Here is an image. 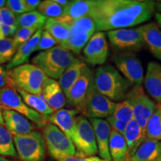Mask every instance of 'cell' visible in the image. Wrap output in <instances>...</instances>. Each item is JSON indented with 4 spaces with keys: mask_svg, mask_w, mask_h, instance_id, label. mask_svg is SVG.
I'll use <instances>...</instances> for the list:
<instances>
[{
    "mask_svg": "<svg viewBox=\"0 0 161 161\" xmlns=\"http://www.w3.org/2000/svg\"><path fill=\"white\" fill-rule=\"evenodd\" d=\"M155 2L149 0H93L89 17L96 31L128 29L152 19Z\"/></svg>",
    "mask_w": 161,
    "mask_h": 161,
    "instance_id": "cell-1",
    "label": "cell"
},
{
    "mask_svg": "<svg viewBox=\"0 0 161 161\" xmlns=\"http://www.w3.org/2000/svg\"><path fill=\"white\" fill-rule=\"evenodd\" d=\"M94 84L101 94L113 102L125 99L130 86L129 81L111 64L98 66L94 73Z\"/></svg>",
    "mask_w": 161,
    "mask_h": 161,
    "instance_id": "cell-2",
    "label": "cell"
},
{
    "mask_svg": "<svg viewBox=\"0 0 161 161\" xmlns=\"http://www.w3.org/2000/svg\"><path fill=\"white\" fill-rule=\"evenodd\" d=\"M75 58L72 52L58 45L40 52L32 58L31 64L40 68L48 78L58 80Z\"/></svg>",
    "mask_w": 161,
    "mask_h": 161,
    "instance_id": "cell-3",
    "label": "cell"
},
{
    "mask_svg": "<svg viewBox=\"0 0 161 161\" xmlns=\"http://www.w3.org/2000/svg\"><path fill=\"white\" fill-rule=\"evenodd\" d=\"M16 87L35 95H41L42 86L47 78L40 68L32 64H25L8 71Z\"/></svg>",
    "mask_w": 161,
    "mask_h": 161,
    "instance_id": "cell-4",
    "label": "cell"
},
{
    "mask_svg": "<svg viewBox=\"0 0 161 161\" xmlns=\"http://www.w3.org/2000/svg\"><path fill=\"white\" fill-rule=\"evenodd\" d=\"M42 134L48 152L54 160L60 161L76 154V148L72 141L55 125L48 122L43 128Z\"/></svg>",
    "mask_w": 161,
    "mask_h": 161,
    "instance_id": "cell-5",
    "label": "cell"
},
{
    "mask_svg": "<svg viewBox=\"0 0 161 161\" xmlns=\"http://www.w3.org/2000/svg\"><path fill=\"white\" fill-rule=\"evenodd\" d=\"M18 158L21 161H45L46 146L43 134L34 130L24 135H13Z\"/></svg>",
    "mask_w": 161,
    "mask_h": 161,
    "instance_id": "cell-6",
    "label": "cell"
},
{
    "mask_svg": "<svg viewBox=\"0 0 161 161\" xmlns=\"http://www.w3.org/2000/svg\"><path fill=\"white\" fill-rule=\"evenodd\" d=\"M72 141L76 148L75 156L92 157L98 153L93 128L90 120L83 114L76 116L75 135Z\"/></svg>",
    "mask_w": 161,
    "mask_h": 161,
    "instance_id": "cell-7",
    "label": "cell"
},
{
    "mask_svg": "<svg viewBox=\"0 0 161 161\" xmlns=\"http://www.w3.org/2000/svg\"><path fill=\"white\" fill-rule=\"evenodd\" d=\"M0 104L3 110H14L40 128H43L49 122L48 118L38 114L25 103L16 87L8 86L0 90Z\"/></svg>",
    "mask_w": 161,
    "mask_h": 161,
    "instance_id": "cell-8",
    "label": "cell"
},
{
    "mask_svg": "<svg viewBox=\"0 0 161 161\" xmlns=\"http://www.w3.org/2000/svg\"><path fill=\"white\" fill-rule=\"evenodd\" d=\"M69 26L70 36L60 45L71 52L79 54L96 31L93 20L89 16L66 23Z\"/></svg>",
    "mask_w": 161,
    "mask_h": 161,
    "instance_id": "cell-9",
    "label": "cell"
},
{
    "mask_svg": "<svg viewBox=\"0 0 161 161\" xmlns=\"http://www.w3.org/2000/svg\"><path fill=\"white\" fill-rule=\"evenodd\" d=\"M125 100L131 106L134 119L146 130L147 123L155 110V102L146 95L142 86H134L128 92Z\"/></svg>",
    "mask_w": 161,
    "mask_h": 161,
    "instance_id": "cell-10",
    "label": "cell"
},
{
    "mask_svg": "<svg viewBox=\"0 0 161 161\" xmlns=\"http://www.w3.org/2000/svg\"><path fill=\"white\" fill-rule=\"evenodd\" d=\"M107 35L112 48L118 52H139L145 44L140 26L113 30Z\"/></svg>",
    "mask_w": 161,
    "mask_h": 161,
    "instance_id": "cell-11",
    "label": "cell"
},
{
    "mask_svg": "<svg viewBox=\"0 0 161 161\" xmlns=\"http://www.w3.org/2000/svg\"><path fill=\"white\" fill-rule=\"evenodd\" d=\"M113 61L119 72L134 86H142L144 70L141 60L133 52H117L113 56Z\"/></svg>",
    "mask_w": 161,
    "mask_h": 161,
    "instance_id": "cell-12",
    "label": "cell"
},
{
    "mask_svg": "<svg viewBox=\"0 0 161 161\" xmlns=\"http://www.w3.org/2000/svg\"><path fill=\"white\" fill-rule=\"evenodd\" d=\"M116 105V103L101 94L96 90L93 80L82 112L86 117L103 119L112 115Z\"/></svg>",
    "mask_w": 161,
    "mask_h": 161,
    "instance_id": "cell-13",
    "label": "cell"
},
{
    "mask_svg": "<svg viewBox=\"0 0 161 161\" xmlns=\"http://www.w3.org/2000/svg\"><path fill=\"white\" fill-rule=\"evenodd\" d=\"M93 80L94 74L91 69L84 64L79 78L66 96V102L78 111H82L84 109Z\"/></svg>",
    "mask_w": 161,
    "mask_h": 161,
    "instance_id": "cell-14",
    "label": "cell"
},
{
    "mask_svg": "<svg viewBox=\"0 0 161 161\" xmlns=\"http://www.w3.org/2000/svg\"><path fill=\"white\" fill-rule=\"evenodd\" d=\"M83 53L89 64L103 65L109 55V48L105 34L102 31H96L84 46Z\"/></svg>",
    "mask_w": 161,
    "mask_h": 161,
    "instance_id": "cell-15",
    "label": "cell"
},
{
    "mask_svg": "<svg viewBox=\"0 0 161 161\" xmlns=\"http://www.w3.org/2000/svg\"><path fill=\"white\" fill-rule=\"evenodd\" d=\"M41 96L54 111L61 110L66 104L65 94L58 80L46 78L42 86Z\"/></svg>",
    "mask_w": 161,
    "mask_h": 161,
    "instance_id": "cell-16",
    "label": "cell"
},
{
    "mask_svg": "<svg viewBox=\"0 0 161 161\" xmlns=\"http://www.w3.org/2000/svg\"><path fill=\"white\" fill-rule=\"evenodd\" d=\"M95 132L98 153L104 161H112L109 151V139L111 128L106 120L102 119H90Z\"/></svg>",
    "mask_w": 161,
    "mask_h": 161,
    "instance_id": "cell-17",
    "label": "cell"
},
{
    "mask_svg": "<svg viewBox=\"0 0 161 161\" xmlns=\"http://www.w3.org/2000/svg\"><path fill=\"white\" fill-rule=\"evenodd\" d=\"M79 111L74 109H63L55 111L48 119L49 123L60 128L70 140L75 135V119Z\"/></svg>",
    "mask_w": 161,
    "mask_h": 161,
    "instance_id": "cell-18",
    "label": "cell"
},
{
    "mask_svg": "<svg viewBox=\"0 0 161 161\" xmlns=\"http://www.w3.org/2000/svg\"><path fill=\"white\" fill-rule=\"evenodd\" d=\"M5 125L13 135H24L34 131L33 123L19 113L11 110H3Z\"/></svg>",
    "mask_w": 161,
    "mask_h": 161,
    "instance_id": "cell-19",
    "label": "cell"
},
{
    "mask_svg": "<svg viewBox=\"0 0 161 161\" xmlns=\"http://www.w3.org/2000/svg\"><path fill=\"white\" fill-rule=\"evenodd\" d=\"M144 86L147 92L158 104H161V64L151 61L144 75Z\"/></svg>",
    "mask_w": 161,
    "mask_h": 161,
    "instance_id": "cell-20",
    "label": "cell"
},
{
    "mask_svg": "<svg viewBox=\"0 0 161 161\" xmlns=\"http://www.w3.org/2000/svg\"><path fill=\"white\" fill-rule=\"evenodd\" d=\"M43 30V29L38 30L29 41H27L25 43L23 44L18 48L14 57L6 65V70L9 71L14 68L23 65V64H28L31 54L35 52L38 42H39L40 37H41Z\"/></svg>",
    "mask_w": 161,
    "mask_h": 161,
    "instance_id": "cell-21",
    "label": "cell"
},
{
    "mask_svg": "<svg viewBox=\"0 0 161 161\" xmlns=\"http://www.w3.org/2000/svg\"><path fill=\"white\" fill-rule=\"evenodd\" d=\"M144 43L153 56L161 61V29L156 22L141 25Z\"/></svg>",
    "mask_w": 161,
    "mask_h": 161,
    "instance_id": "cell-22",
    "label": "cell"
},
{
    "mask_svg": "<svg viewBox=\"0 0 161 161\" xmlns=\"http://www.w3.org/2000/svg\"><path fill=\"white\" fill-rule=\"evenodd\" d=\"M93 0H73L64 8L63 15L57 19L64 23L89 16Z\"/></svg>",
    "mask_w": 161,
    "mask_h": 161,
    "instance_id": "cell-23",
    "label": "cell"
},
{
    "mask_svg": "<svg viewBox=\"0 0 161 161\" xmlns=\"http://www.w3.org/2000/svg\"><path fill=\"white\" fill-rule=\"evenodd\" d=\"M161 159V141L146 138L139 146L130 161H158Z\"/></svg>",
    "mask_w": 161,
    "mask_h": 161,
    "instance_id": "cell-24",
    "label": "cell"
},
{
    "mask_svg": "<svg viewBox=\"0 0 161 161\" xmlns=\"http://www.w3.org/2000/svg\"><path fill=\"white\" fill-rule=\"evenodd\" d=\"M123 136L125 139L130 158L146 139V130L142 129L134 119L127 125Z\"/></svg>",
    "mask_w": 161,
    "mask_h": 161,
    "instance_id": "cell-25",
    "label": "cell"
},
{
    "mask_svg": "<svg viewBox=\"0 0 161 161\" xmlns=\"http://www.w3.org/2000/svg\"><path fill=\"white\" fill-rule=\"evenodd\" d=\"M109 151L112 161H130L125 139L122 134L112 130L109 139Z\"/></svg>",
    "mask_w": 161,
    "mask_h": 161,
    "instance_id": "cell-26",
    "label": "cell"
},
{
    "mask_svg": "<svg viewBox=\"0 0 161 161\" xmlns=\"http://www.w3.org/2000/svg\"><path fill=\"white\" fill-rule=\"evenodd\" d=\"M83 61H81L78 58H75L73 62L70 64L69 67L66 69L62 75L60 76L59 80V84L61 86L62 90L66 96L69 93V90L73 86L74 84L79 78L81 72V69L84 65Z\"/></svg>",
    "mask_w": 161,
    "mask_h": 161,
    "instance_id": "cell-27",
    "label": "cell"
},
{
    "mask_svg": "<svg viewBox=\"0 0 161 161\" xmlns=\"http://www.w3.org/2000/svg\"><path fill=\"white\" fill-rule=\"evenodd\" d=\"M16 90L23 98V100L25 102V103L29 108L35 110L38 114H41L42 116L49 119V116L55 112L48 105V104L45 102L41 95L37 96L29 93V92L24 91V90L17 87H16Z\"/></svg>",
    "mask_w": 161,
    "mask_h": 161,
    "instance_id": "cell-28",
    "label": "cell"
},
{
    "mask_svg": "<svg viewBox=\"0 0 161 161\" xmlns=\"http://www.w3.org/2000/svg\"><path fill=\"white\" fill-rule=\"evenodd\" d=\"M43 29L53 37L58 45H62L69 38V26L57 19L48 18Z\"/></svg>",
    "mask_w": 161,
    "mask_h": 161,
    "instance_id": "cell-29",
    "label": "cell"
},
{
    "mask_svg": "<svg viewBox=\"0 0 161 161\" xmlns=\"http://www.w3.org/2000/svg\"><path fill=\"white\" fill-rule=\"evenodd\" d=\"M48 18L42 15L39 11H33L17 16V26L18 29H43Z\"/></svg>",
    "mask_w": 161,
    "mask_h": 161,
    "instance_id": "cell-30",
    "label": "cell"
},
{
    "mask_svg": "<svg viewBox=\"0 0 161 161\" xmlns=\"http://www.w3.org/2000/svg\"><path fill=\"white\" fill-rule=\"evenodd\" d=\"M0 156L18 158L13 134L5 125H0Z\"/></svg>",
    "mask_w": 161,
    "mask_h": 161,
    "instance_id": "cell-31",
    "label": "cell"
},
{
    "mask_svg": "<svg viewBox=\"0 0 161 161\" xmlns=\"http://www.w3.org/2000/svg\"><path fill=\"white\" fill-rule=\"evenodd\" d=\"M146 138L161 141V104H158L155 110L148 120L146 128Z\"/></svg>",
    "mask_w": 161,
    "mask_h": 161,
    "instance_id": "cell-32",
    "label": "cell"
},
{
    "mask_svg": "<svg viewBox=\"0 0 161 161\" xmlns=\"http://www.w3.org/2000/svg\"><path fill=\"white\" fill-rule=\"evenodd\" d=\"M18 46L13 37L0 40V64H8L17 53Z\"/></svg>",
    "mask_w": 161,
    "mask_h": 161,
    "instance_id": "cell-33",
    "label": "cell"
},
{
    "mask_svg": "<svg viewBox=\"0 0 161 161\" xmlns=\"http://www.w3.org/2000/svg\"><path fill=\"white\" fill-rule=\"evenodd\" d=\"M64 8L55 3V0H45L42 1L37 8V11H39L42 15L47 18L58 19L63 15Z\"/></svg>",
    "mask_w": 161,
    "mask_h": 161,
    "instance_id": "cell-34",
    "label": "cell"
},
{
    "mask_svg": "<svg viewBox=\"0 0 161 161\" xmlns=\"http://www.w3.org/2000/svg\"><path fill=\"white\" fill-rule=\"evenodd\" d=\"M111 116L116 118V119L127 124L134 120L132 108L128 101L126 100L122 101L119 103H116L115 110Z\"/></svg>",
    "mask_w": 161,
    "mask_h": 161,
    "instance_id": "cell-35",
    "label": "cell"
},
{
    "mask_svg": "<svg viewBox=\"0 0 161 161\" xmlns=\"http://www.w3.org/2000/svg\"><path fill=\"white\" fill-rule=\"evenodd\" d=\"M37 31L38 30H36L35 29H26V28L18 29L13 37L16 45L19 48L20 46L29 41Z\"/></svg>",
    "mask_w": 161,
    "mask_h": 161,
    "instance_id": "cell-36",
    "label": "cell"
},
{
    "mask_svg": "<svg viewBox=\"0 0 161 161\" xmlns=\"http://www.w3.org/2000/svg\"><path fill=\"white\" fill-rule=\"evenodd\" d=\"M56 45H58V43L53 37L50 35L49 32L45 31V30H43L41 37H40L39 42H38L35 52L46 51V50H49L52 48L55 47Z\"/></svg>",
    "mask_w": 161,
    "mask_h": 161,
    "instance_id": "cell-37",
    "label": "cell"
},
{
    "mask_svg": "<svg viewBox=\"0 0 161 161\" xmlns=\"http://www.w3.org/2000/svg\"><path fill=\"white\" fill-rule=\"evenodd\" d=\"M5 6L16 16L29 12L25 6V0H8Z\"/></svg>",
    "mask_w": 161,
    "mask_h": 161,
    "instance_id": "cell-38",
    "label": "cell"
},
{
    "mask_svg": "<svg viewBox=\"0 0 161 161\" xmlns=\"http://www.w3.org/2000/svg\"><path fill=\"white\" fill-rule=\"evenodd\" d=\"M0 16H1L2 23L3 25L11 26V27H17V16L8 8L5 7L0 9Z\"/></svg>",
    "mask_w": 161,
    "mask_h": 161,
    "instance_id": "cell-39",
    "label": "cell"
},
{
    "mask_svg": "<svg viewBox=\"0 0 161 161\" xmlns=\"http://www.w3.org/2000/svg\"><path fill=\"white\" fill-rule=\"evenodd\" d=\"M107 122H108L109 125L110 126L112 130L116 131L119 134H122V136H124L125 130L126 129L127 123H125L123 122H121V121L116 119V118H114L113 116H110L107 118L106 119Z\"/></svg>",
    "mask_w": 161,
    "mask_h": 161,
    "instance_id": "cell-40",
    "label": "cell"
},
{
    "mask_svg": "<svg viewBox=\"0 0 161 161\" xmlns=\"http://www.w3.org/2000/svg\"><path fill=\"white\" fill-rule=\"evenodd\" d=\"M11 86V87H16L13 80L9 76L8 71L6 70L5 68L0 66V90L4 88Z\"/></svg>",
    "mask_w": 161,
    "mask_h": 161,
    "instance_id": "cell-41",
    "label": "cell"
},
{
    "mask_svg": "<svg viewBox=\"0 0 161 161\" xmlns=\"http://www.w3.org/2000/svg\"><path fill=\"white\" fill-rule=\"evenodd\" d=\"M60 161H104L101 159L99 157L92 156V157H84V158H80L77 156H71L68 157L63 159Z\"/></svg>",
    "mask_w": 161,
    "mask_h": 161,
    "instance_id": "cell-42",
    "label": "cell"
},
{
    "mask_svg": "<svg viewBox=\"0 0 161 161\" xmlns=\"http://www.w3.org/2000/svg\"><path fill=\"white\" fill-rule=\"evenodd\" d=\"M25 6L27 8L28 11H33L37 9L40 4L41 3V1L40 0H25Z\"/></svg>",
    "mask_w": 161,
    "mask_h": 161,
    "instance_id": "cell-43",
    "label": "cell"
},
{
    "mask_svg": "<svg viewBox=\"0 0 161 161\" xmlns=\"http://www.w3.org/2000/svg\"><path fill=\"white\" fill-rule=\"evenodd\" d=\"M55 3H58V5L61 6L62 8H65L68 5V4L69 3L70 1H68V0H55Z\"/></svg>",
    "mask_w": 161,
    "mask_h": 161,
    "instance_id": "cell-44",
    "label": "cell"
},
{
    "mask_svg": "<svg viewBox=\"0 0 161 161\" xmlns=\"http://www.w3.org/2000/svg\"><path fill=\"white\" fill-rule=\"evenodd\" d=\"M154 17H155L156 23L160 26V28L161 29V14L155 13L154 14Z\"/></svg>",
    "mask_w": 161,
    "mask_h": 161,
    "instance_id": "cell-45",
    "label": "cell"
},
{
    "mask_svg": "<svg viewBox=\"0 0 161 161\" xmlns=\"http://www.w3.org/2000/svg\"><path fill=\"white\" fill-rule=\"evenodd\" d=\"M0 125H5V121L3 119V108H2L1 104H0Z\"/></svg>",
    "mask_w": 161,
    "mask_h": 161,
    "instance_id": "cell-46",
    "label": "cell"
},
{
    "mask_svg": "<svg viewBox=\"0 0 161 161\" xmlns=\"http://www.w3.org/2000/svg\"><path fill=\"white\" fill-rule=\"evenodd\" d=\"M155 11H157V13L161 14V2L155 3Z\"/></svg>",
    "mask_w": 161,
    "mask_h": 161,
    "instance_id": "cell-47",
    "label": "cell"
},
{
    "mask_svg": "<svg viewBox=\"0 0 161 161\" xmlns=\"http://www.w3.org/2000/svg\"><path fill=\"white\" fill-rule=\"evenodd\" d=\"M5 5H6V1H5V0H0V9L5 8Z\"/></svg>",
    "mask_w": 161,
    "mask_h": 161,
    "instance_id": "cell-48",
    "label": "cell"
},
{
    "mask_svg": "<svg viewBox=\"0 0 161 161\" xmlns=\"http://www.w3.org/2000/svg\"><path fill=\"white\" fill-rule=\"evenodd\" d=\"M0 161H13V160H8V159L5 158V157L0 156Z\"/></svg>",
    "mask_w": 161,
    "mask_h": 161,
    "instance_id": "cell-49",
    "label": "cell"
},
{
    "mask_svg": "<svg viewBox=\"0 0 161 161\" xmlns=\"http://www.w3.org/2000/svg\"><path fill=\"white\" fill-rule=\"evenodd\" d=\"M158 161H161V159H160V160H158Z\"/></svg>",
    "mask_w": 161,
    "mask_h": 161,
    "instance_id": "cell-50",
    "label": "cell"
},
{
    "mask_svg": "<svg viewBox=\"0 0 161 161\" xmlns=\"http://www.w3.org/2000/svg\"><path fill=\"white\" fill-rule=\"evenodd\" d=\"M13 161H16V160H13Z\"/></svg>",
    "mask_w": 161,
    "mask_h": 161,
    "instance_id": "cell-51",
    "label": "cell"
}]
</instances>
